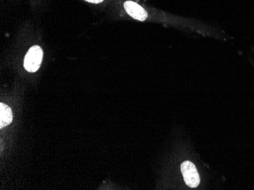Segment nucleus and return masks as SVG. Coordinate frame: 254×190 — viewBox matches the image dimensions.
<instances>
[{
  "label": "nucleus",
  "mask_w": 254,
  "mask_h": 190,
  "mask_svg": "<svg viewBox=\"0 0 254 190\" xmlns=\"http://www.w3.org/2000/svg\"><path fill=\"white\" fill-rule=\"evenodd\" d=\"M180 169L184 181L188 187L196 188L199 186L200 178L194 163L186 161L182 163Z\"/></svg>",
  "instance_id": "obj_2"
},
{
  "label": "nucleus",
  "mask_w": 254,
  "mask_h": 190,
  "mask_svg": "<svg viewBox=\"0 0 254 190\" xmlns=\"http://www.w3.org/2000/svg\"><path fill=\"white\" fill-rule=\"evenodd\" d=\"M12 112L10 108L5 104H0V128H3L12 123Z\"/></svg>",
  "instance_id": "obj_4"
},
{
  "label": "nucleus",
  "mask_w": 254,
  "mask_h": 190,
  "mask_svg": "<svg viewBox=\"0 0 254 190\" xmlns=\"http://www.w3.org/2000/svg\"><path fill=\"white\" fill-rule=\"evenodd\" d=\"M86 2H90V3L98 4L102 2L104 0H85Z\"/></svg>",
  "instance_id": "obj_5"
},
{
  "label": "nucleus",
  "mask_w": 254,
  "mask_h": 190,
  "mask_svg": "<svg viewBox=\"0 0 254 190\" xmlns=\"http://www.w3.org/2000/svg\"><path fill=\"white\" fill-rule=\"evenodd\" d=\"M43 59L42 48L39 46H34L29 49L24 60V67L30 73L36 72L41 66Z\"/></svg>",
  "instance_id": "obj_1"
},
{
  "label": "nucleus",
  "mask_w": 254,
  "mask_h": 190,
  "mask_svg": "<svg viewBox=\"0 0 254 190\" xmlns=\"http://www.w3.org/2000/svg\"><path fill=\"white\" fill-rule=\"evenodd\" d=\"M124 9L129 15L134 19L145 21L148 17L147 12L140 5L132 1H127L124 3Z\"/></svg>",
  "instance_id": "obj_3"
}]
</instances>
